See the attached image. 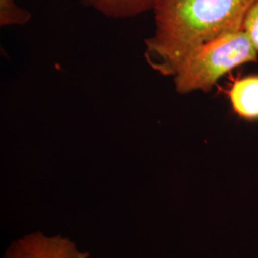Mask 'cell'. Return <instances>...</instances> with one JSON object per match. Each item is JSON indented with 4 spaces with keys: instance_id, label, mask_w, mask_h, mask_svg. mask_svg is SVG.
<instances>
[{
    "instance_id": "obj_1",
    "label": "cell",
    "mask_w": 258,
    "mask_h": 258,
    "mask_svg": "<svg viewBox=\"0 0 258 258\" xmlns=\"http://www.w3.org/2000/svg\"><path fill=\"white\" fill-rule=\"evenodd\" d=\"M254 0H156L154 32L145 57L159 74L172 77L186 56L204 44L243 30Z\"/></svg>"
},
{
    "instance_id": "obj_2",
    "label": "cell",
    "mask_w": 258,
    "mask_h": 258,
    "mask_svg": "<svg viewBox=\"0 0 258 258\" xmlns=\"http://www.w3.org/2000/svg\"><path fill=\"white\" fill-rule=\"evenodd\" d=\"M257 58V49L243 30L218 37L194 50L179 65L172 76L176 91L210 92L222 77Z\"/></svg>"
},
{
    "instance_id": "obj_3",
    "label": "cell",
    "mask_w": 258,
    "mask_h": 258,
    "mask_svg": "<svg viewBox=\"0 0 258 258\" xmlns=\"http://www.w3.org/2000/svg\"><path fill=\"white\" fill-rule=\"evenodd\" d=\"M89 253L61 235L46 236L34 232L14 242L4 258H88Z\"/></svg>"
},
{
    "instance_id": "obj_4",
    "label": "cell",
    "mask_w": 258,
    "mask_h": 258,
    "mask_svg": "<svg viewBox=\"0 0 258 258\" xmlns=\"http://www.w3.org/2000/svg\"><path fill=\"white\" fill-rule=\"evenodd\" d=\"M233 112L244 120H258V75L234 80L228 91Z\"/></svg>"
},
{
    "instance_id": "obj_5",
    "label": "cell",
    "mask_w": 258,
    "mask_h": 258,
    "mask_svg": "<svg viewBox=\"0 0 258 258\" xmlns=\"http://www.w3.org/2000/svg\"><path fill=\"white\" fill-rule=\"evenodd\" d=\"M156 0H83L84 6L115 19L135 18L152 11Z\"/></svg>"
},
{
    "instance_id": "obj_6",
    "label": "cell",
    "mask_w": 258,
    "mask_h": 258,
    "mask_svg": "<svg viewBox=\"0 0 258 258\" xmlns=\"http://www.w3.org/2000/svg\"><path fill=\"white\" fill-rule=\"evenodd\" d=\"M31 19V13L18 6L16 0H0V25L2 27L25 25Z\"/></svg>"
},
{
    "instance_id": "obj_7",
    "label": "cell",
    "mask_w": 258,
    "mask_h": 258,
    "mask_svg": "<svg viewBox=\"0 0 258 258\" xmlns=\"http://www.w3.org/2000/svg\"><path fill=\"white\" fill-rule=\"evenodd\" d=\"M243 31L258 51V0H254L249 7L244 20Z\"/></svg>"
}]
</instances>
